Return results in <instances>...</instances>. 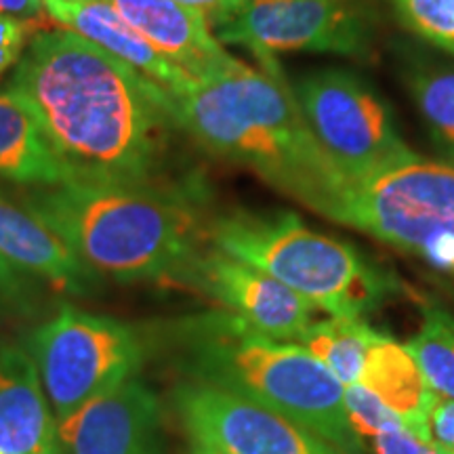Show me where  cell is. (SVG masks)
Wrapping results in <instances>:
<instances>
[{
    "mask_svg": "<svg viewBox=\"0 0 454 454\" xmlns=\"http://www.w3.org/2000/svg\"><path fill=\"white\" fill-rule=\"evenodd\" d=\"M0 257L21 274L38 276L70 294H89L98 274L27 208L0 194Z\"/></svg>",
    "mask_w": 454,
    "mask_h": 454,
    "instance_id": "obj_16",
    "label": "cell"
},
{
    "mask_svg": "<svg viewBox=\"0 0 454 454\" xmlns=\"http://www.w3.org/2000/svg\"><path fill=\"white\" fill-rule=\"evenodd\" d=\"M187 454H219V452H213V450H208V448H202V446H192V450Z\"/></svg>",
    "mask_w": 454,
    "mask_h": 454,
    "instance_id": "obj_30",
    "label": "cell"
},
{
    "mask_svg": "<svg viewBox=\"0 0 454 454\" xmlns=\"http://www.w3.org/2000/svg\"><path fill=\"white\" fill-rule=\"evenodd\" d=\"M357 383L381 397L383 404L402 419L406 431L427 440V417L438 394L431 389L406 345L395 343L394 337L374 343Z\"/></svg>",
    "mask_w": 454,
    "mask_h": 454,
    "instance_id": "obj_17",
    "label": "cell"
},
{
    "mask_svg": "<svg viewBox=\"0 0 454 454\" xmlns=\"http://www.w3.org/2000/svg\"><path fill=\"white\" fill-rule=\"evenodd\" d=\"M331 221L454 276V164L414 154L348 179Z\"/></svg>",
    "mask_w": 454,
    "mask_h": 454,
    "instance_id": "obj_6",
    "label": "cell"
},
{
    "mask_svg": "<svg viewBox=\"0 0 454 454\" xmlns=\"http://www.w3.org/2000/svg\"><path fill=\"white\" fill-rule=\"evenodd\" d=\"M173 343L187 381L248 397L345 454H366L345 412V385L303 345L265 337L225 309L185 317Z\"/></svg>",
    "mask_w": 454,
    "mask_h": 454,
    "instance_id": "obj_4",
    "label": "cell"
},
{
    "mask_svg": "<svg viewBox=\"0 0 454 454\" xmlns=\"http://www.w3.org/2000/svg\"><path fill=\"white\" fill-rule=\"evenodd\" d=\"M0 17L21 21L36 34L49 30L51 26L43 0H0Z\"/></svg>",
    "mask_w": 454,
    "mask_h": 454,
    "instance_id": "obj_27",
    "label": "cell"
},
{
    "mask_svg": "<svg viewBox=\"0 0 454 454\" xmlns=\"http://www.w3.org/2000/svg\"><path fill=\"white\" fill-rule=\"evenodd\" d=\"M107 3L158 53L192 78H207L240 61L223 49V43L215 36L207 15L185 7L177 0H107Z\"/></svg>",
    "mask_w": 454,
    "mask_h": 454,
    "instance_id": "obj_13",
    "label": "cell"
},
{
    "mask_svg": "<svg viewBox=\"0 0 454 454\" xmlns=\"http://www.w3.org/2000/svg\"><path fill=\"white\" fill-rule=\"evenodd\" d=\"M57 444L59 454H167L160 397L130 377L59 419Z\"/></svg>",
    "mask_w": 454,
    "mask_h": 454,
    "instance_id": "obj_12",
    "label": "cell"
},
{
    "mask_svg": "<svg viewBox=\"0 0 454 454\" xmlns=\"http://www.w3.org/2000/svg\"><path fill=\"white\" fill-rule=\"evenodd\" d=\"M0 179L24 187L70 181L36 118L9 87L0 89Z\"/></svg>",
    "mask_w": 454,
    "mask_h": 454,
    "instance_id": "obj_18",
    "label": "cell"
},
{
    "mask_svg": "<svg viewBox=\"0 0 454 454\" xmlns=\"http://www.w3.org/2000/svg\"><path fill=\"white\" fill-rule=\"evenodd\" d=\"M177 3L200 11L211 21V26L217 27L219 24L230 20L231 15H236L247 4V0H177Z\"/></svg>",
    "mask_w": 454,
    "mask_h": 454,
    "instance_id": "obj_28",
    "label": "cell"
},
{
    "mask_svg": "<svg viewBox=\"0 0 454 454\" xmlns=\"http://www.w3.org/2000/svg\"><path fill=\"white\" fill-rule=\"evenodd\" d=\"M421 328L408 340L411 351L431 389L454 397V316L438 303H423Z\"/></svg>",
    "mask_w": 454,
    "mask_h": 454,
    "instance_id": "obj_20",
    "label": "cell"
},
{
    "mask_svg": "<svg viewBox=\"0 0 454 454\" xmlns=\"http://www.w3.org/2000/svg\"><path fill=\"white\" fill-rule=\"evenodd\" d=\"M26 284V274H21L20 270H15L13 265L0 257V299L17 303V301L24 299Z\"/></svg>",
    "mask_w": 454,
    "mask_h": 454,
    "instance_id": "obj_29",
    "label": "cell"
},
{
    "mask_svg": "<svg viewBox=\"0 0 454 454\" xmlns=\"http://www.w3.org/2000/svg\"><path fill=\"white\" fill-rule=\"evenodd\" d=\"M343 404L357 438H377L387 431L406 429L402 419L389 406L383 404L381 397L374 395L362 383L345 385Z\"/></svg>",
    "mask_w": 454,
    "mask_h": 454,
    "instance_id": "obj_23",
    "label": "cell"
},
{
    "mask_svg": "<svg viewBox=\"0 0 454 454\" xmlns=\"http://www.w3.org/2000/svg\"><path fill=\"white\" fill-rule=\"evenodd\" d=\"M427 442L444 454H454V397L438 395L427 417Z\"/></svg>",
    "mask_w": 454,
    "mask_h": 454,
    "instance_id": "obj_24",
    "label": "cell"
},
{
    "mask_svg": "<svg viewBox=\"0 0 454 454\" xmlns=\"http://www.w3.org/2000/svg\"><path fill=\"white\" fill-rule=\"evenodd\" d=\"M51 24L70 30L122 64L179 95L194 82L190 74L170 64L150 43L135 32L107 0H43Z\"/></svg>",
    "mask_w": 454,
    "mask_h": 454,
    "instance_id": "obj_14",
    "label": "cell"
},
{
    "mask_svg": "<svg viewBox=\"0 0 454 454\" xmlns=\"http://www.w3.org/2000/svg\"><path fill=\"white\" fill-rule=\"evenodd\" d=\"M0 452L59 454L57 417L32 356L0 345Z\"/></svg>",
    "mask_w": 454,
    "mask_h": 454,
    "instance_id": "obj_15",
    "label": "cell"
},
{
    "mask_svg": "<svg viewBox=\"0 0 454 454\" xmlns=\"http://www.w3.org/2000/svg\"><path fill=\"white\" fill-rule=\"evenodd\" d=\"M34 34L36 32L30 26L9 20V17H0V76L9 67L17 66Z\"/></svg>",
    "mask_w": 454,
    "mask_h": 454,
    "instance_id": "obj_25",
    "label": "cell"
},
{
    "mask_svg": "<svg viewBox=\"0 0 454 454\" xmlns=\"http://www.w3.org/2000/svg\"><path fill=\"white\" fill-rule=\"evenodd\" d=\"M0 454H3V452H0Z\"/></svg>",
    "mask_w": 454,
    "mask_h": 454,
    "instance_id": "obj_31",
    "label": "cell"
},
{
    "mask_svg": "<svg viewBox=\"0 0 454 454\" xmlns=\"http://www.w3.org/2000/svg\"><path fill=\"white\" fill-rule=\"evenodd\" d=\"M408 90L434 144L454 158V67L414 66L408 74Z\"/></svg>",
    "mask_w": 454,
    "mask_h": 454,
    "instance_id": "obj_21",
    "label": "cell"
},
{
    "mask_svg": "<svg viewBox=\"0 0 454 454\" xmlns=\"http://www.w3.org/2000/svg\"><path fill=\"white\" fill-rule=\"evenodd\" d=\"M173 408L192 444L219 454H345L284 414L213 385L185 379Z\"/></svg>",
    "mask_w": 454,
    "mask_h": 454,
    "instance_id": "obj_10",
    "label": "cell"
},
{
    "mask_svg": "<svg viewBox=\"0 0 454 454\" xmlns=\"http://www.w3.org/2000/svg\"><path fill=\"white\" fill-rule=\"evenodd\" d=\"M207 242L253 265L331 317H368L400 291L394 274L293 211H236L207 223Z\"/></svg>",
    "mask_w": 454,
    "mask_h": 454,
    "instance_id": "obj_5",
    "label": "cell"
},
{
    "mask_svg": "<svg viewBox=\"0 0 454 454\" xmlns=\"http://www.w3.org/2000/svg\"><path fill=\"white\" fill-rule=\"evenodd\" d=\"M412 34L454 55V0H389Z\"/></svg>",
    "mask_w": 454,
    "mask_h": 454,
    "instance_id": "obj_22",
    "label": "cell"
},
{
    "mask_svg": "<svg viewBox=\"0 0 454 454\" xmlns=\"http://www.w3.org/2000/svg\"><path fill=\"white\" fill-rule=\"evenodd\" d=\"M20 204L89 270L118 282H170L207 244L200 196L181 185L64 181L30 187Z\"/></svg>",
    "mask_w": 454,
    "mask_h": 454,
    "instance_id": "obj_3",
    "label": "cell"
},
{
    "mask_svg": "<svg viewBox=\"0 0 454 454\" xmlns=\"http://www.w3.org/2000/svg\"><path fill=\"white\" fill-rule=\"evenodd\" d=\"M305 122L348 179L412 158L394 112L371 82L345 67H322L291 84Z\"/></svg>",
    "mask_w": 454,
    "mask_h": 454,
    "instance_id": "obj_8",
    "label": "cell"
},
{
    "mask_svg": "<svg viewBox=\"0 0 454 454\" xmlns=\"http://www.w3.org/2000/svg\"><path fill=\"white\" fill-rule=\"evenodd\" d=\"M179 129L208 154L253 170L280 194L331 217L348 177L311 133L282 72L236 66L173 95Z\"/></svg>",
    "mask_w": 454,
    "mask_h": 454,
    "instance_id": "obj_2",
    "label": "cell"
},
{
    "mask_svg": "<svg viewBox=\"0 0 454 454\" xmlns=\"http://www.w3.org/2000/svg\"><path fill=\"white\" fill-rule=\"evenodd\" d=\"M9 89L36 118L70 181L162 184L170 135L179 129L173 95L135 67L57 27L34 34Z\"/></svg>",
    "mask_w": 454,
    "mask_h": 454,
    "instance_id": "obj_1",
    "label": "cell"
},
{
    "mask_svg": "<svg viewBox=\"0 0 454 454\" xmlns=\"http://www.w3.org/2000/svg\"><path fill=\"white\" fill-rule=\"evenodd\" d=\"M374 454H444L431 442L417 438L411 431L395 429L372 438Z\"/></svg>",
    "mask_w": 454,
    "mask_h": 454,
    "instance_id": "obj_26",
    "label": "cell"
},
{
    "mask_svg": "<svg viewBox=\"0 0 454 454\" xmlns=\"http://www.w3.org/2000/svg\"><path fill=\"white\" fill-rule=\"evenodd\" d=\"M170 282L202 293L254 331L299 343L314 325L316 308L276 278L204 244Z\"/></svg>",
    "mask_w": 454,
    "mask_h": 454,
    "instance_id": "obj_11",
    "label": "cell"
},
{
    "mask_svg": "<svg viewBox=\"0 0 454 454\" xmlns=\"http://www.w3.org/2000/svg\"><path fill=\"white\" fill-rule=\"evenodd\" d=\"M213 32L223 44L251 51L261 70L278 72L284 53L368 59L377 27L368 0H247Z\"/></svg>",
    "mask_w": 454,
    "mask_h": 454,
    "instance_id": "obj_9",
    "label": "cell"
},
{
    "mask_svg": "<svg viewBox=\"0 0 454 454\" xmlns=\"http://www.w3.org/2000/svg\"><path fill=\"white\" fill-rule=\"evenodd\" d=\"M27 354L59 421L93 397L137 377L150 345L133 325L61 305L32 333Z\"/></svg>",
    "mask_w": 454,
    "mask_h": 454,
    "instance_id": "obj_7",
    "label": "cell"
},
{
    "mask_svg": "<svg viewBox=\"0 0 454 454\" xmlns=\"http://www.w3.org/2000/svg\"><path fill=\"white\" fill-rule=\"evenodd\" d=\"M389 334L374 328L366 317H328L314 320L299 345L325 364L343 385L357 383L364 371L368 349Z\"/></svg>",
    "mask_w": 454,
    "mask_h": 454,
    "instance_id": "obj_19",
    "label": "cell"
}]
</instances>
